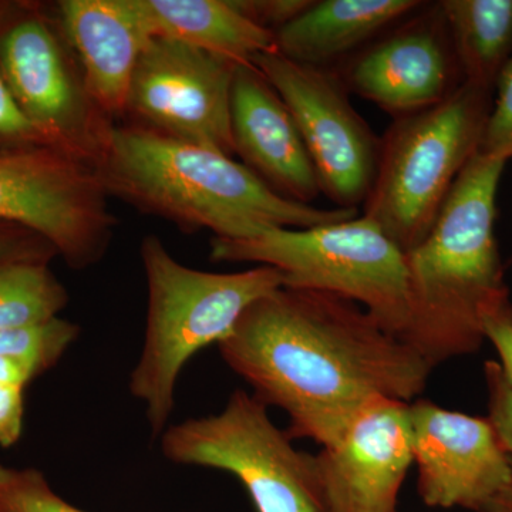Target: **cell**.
I'll use <instances>...</instances> for the list:
<instances>
[{"label": "cell", "mask_w": 512, "mask_h": 512, "mask_svg": "<svg viewBox=\"0 0 512 512\" xmlns=\"http://www.w3.org/2000/svg\"><path fill=\"white\" fill-rule=\"evenodd\" d=\"M480 328L490 339L501 359V370L512 386V303L507 291L484 303L480 311Z\"/></svg>", "instance_id": "cb8c5ba5"}, {"label": "cell", "mask_w": 512, "mask_h": 512, "mask_svg": "<svg viewBox=\"0 0 512 512\" xmlns=\"http://www.w3.org/2000/svg\"><path fill=\"white\" fill-rule=\"evenodd\" d=\"M291 111L318 175L320 191L338 208L357 210L375 180L380 140L353 109L349 90L329 67L278 52L252 60Z\"/></svg>", "instance_id": "9c48e42d"}, {"label": "cell", "mask_w": 512, "mask_h": 512, "mask_svg": "<svg viewBox=\"0 0 512 512\" xmlns=\"http://www.w3.org/2000/svg\"><path fill=\"white\" fill-rule=\"evenodd\" d=\"M231 130L235 154L276 194L311 205L322 192L291 111L255 66L235 72Z\"/></svg>", "instance_id": "9a60e30c"}, {"label": "cell", "mask_w": 512, "mask_h": 512, "mask_svg": "<svg viewBox=\"0 0 512 512\" xmlns=\"http://www.w3.org/2000/svg\"><path fill=\"white\" fill-rule=\"evenodd\" d=\"M148 305L143 350L130 376V393L146 407L151 436L161 437L175 407V387L185 365L207 346L220 343L242 313L278 291L284 274L258 265L234 274L188 268L157 235L141 241Z\"/></svg>", "instance_id": "277c9868"}, {"label": "cell", "mask_w": 512, "mask_h": 512, "mask_svg": "<svg viewBox=\"0 0 512 512\" xmlns=\"http://www.w3.org/2000/svg\"><path fill=\"white\" fill-rule=\"evenodd\" d=\"M160 446L171 463L237 477L258 512H326L316 456L296 450L268 406L245 390H235L221 413L170 424Z\"/></svg>", "instance_id": "52a82bcc"}, {"label": "cell", "mask_w": 512, "mask_h": 512, "mask_svg": "<svg viewBox=\"0 0 512 512\" xmlns=\"http://www.w3.org/2000/svg\"><path fill=\"white\" fill-rule=\"evenodd\" d=\"M485 375L490 392L488 421L493 426L505 453L512 458V386L498 363L488 362L485 365Z\"/></svg>", "instance_id": "484cf974"}, {"label": "cell", "mask_w": 512, "mask_h": 512, "mask_svg": "<svg viewBox=\"0 0 512 512\" xmlns=\"http://www.w3.org/2000/svg\"><path fill=\"white\" fill-rule=\"evenodd\" d=\"M420 5L416 0L312 2L298 18L276 30V52L295 62L328 67Z\"/></svg>", "instance_id": "e0dca14e"}, {"label": "cell", "mask_w": 512, "mask_h": 512, "mask_svg": "<svg viewBox=\"0 0 512 512\" xmlns=\"http://www.w3.org/2000/svg\"><path fill=\"white\" fill-rule=\"evenodd\" d=\"M69 292L47 264L0 266V332L29 328L59 318Z\"/></svg>", "instance_id": "ffe728a7"}, {"label": "cell", "mask_w": 512, "mask_h": 512, "mask_svg": "<svg viewBox=\"0 0 512 512\" xmlns=\"http://www.w3.org/2000/svg\"><path fill=\"white\" fill-rule=\"evenodd\" d=\"M491 107V90L463 82L436 106L397 117L380 140L363 217L404 254L433 228L458 175L480 148Z\"/></svg>", "instance_id": "5b68a950"}, {"label": "cell", "mask_w": 512, "mask_h": 512, "mask_svg": "<svg viewBox=\"0 0 512 512\" xmlns=\"http://www.w3.org/2000/svg\"><path fill=\"white\" fill-rule=\"evenodd\" d=\"M97 175L109 197L171 222L185 234L254 237L266 228L305 229L359 217L323 210L276 194L234 158L133 123H113Z\"/></svg>", "instance_id": "7a4b0ae2"}, {"label": "cell", "mask_w": 512, "mask_h": 512, "mask_svg": "<svg viewBox=\"0 0 512 512\" xmlns=\"http://www.w3.org/2000/svg\"><path fill=\"white\" fill-rule=\"evenodd\" d=\"M153 37H165L239 66L276 52L275 33L249 20L234 0H136Z\"/></svg>", "instance_id": "ac0fdd59"}, {"label": "cell", "mask_w": 512, "mask_h": 512, "mask_svg": "<svg viewBox=\"0 0 512 512\" xmlns=\"http://www.w3.org/2000/svg\"><path fill=\"white\" fill-rule=\"evenodd\" d=\"M512 463V458H511ZM484 512H512V483L483 508Z\"/></svg>", "instance_id": "4dcf8cb0"}, {"label": "cell", "mask_w": 512, "mask_h": 512, "mask_svg": "<svg viewBox=\"0 0 512 512\" xmlns=\"http://www.w3.org/2000/svg\"><path fill=\"white\" fill-rule=\"evenodd\" d=\"M439 5L464 82L493 90L512 56V0H444Z\"/></svg>", "instance_id": "d6986e66"}, {"label": "cell", "mask_w": 512, "mask_h": 512, "mask_svg": "<svg viewBox=\"0 0 512 512\" xmlns=\"http://www.w3.org/2000/svg\"><path fill=\"white\" fill-rule=\"evenodd\" d=\"M40 376L42 373L28 362L0 357V383H16L28 387Z\"/></svg>", "instance_id": "f546056e"}, {"label": "cell", "mask_w": 512, "mask_h": 512, "mask_svg": "<svg viewBox=\"0 0 512 512\" xmlns=\"http://www.w3.org/2000/svg\"><path fill=\"white\" fill-rule=\"evenodd\" d=\"M210 259L271 266L284 274L286 288L342 296L393 335H406V254L366 217L305 229L266 228L242 239L212 237Z\"/></svg>", "instance_id": "8992f818"}, {"label": "cell", "mask_w": 512, "mask_h": 512, "mask_svg": "<svg viewBox=\"0 0 512 512\" xmlns=\"http://www.w3.org/2000/svg\"><path fill=\"white\" fill-rule=\"evenodd\" d=\"M79 336L80 326L62 318L29 328L2 330L0 357L28 362L45 375L60 362Z\"/></svg>", "instance_id": "44dd1931"}, {"label": "cell", "mask_w": 512, "mask_h": 512, "mask_svg": "<svg viewBox=\"0 0 512 512\" xmlns=\"http://www.w3.org/2000/svg\"><path fill=\"white\" fill-rule=\"evenodd\" d=\"M239 64L165 37L144 49L128 94V123L234 157L231 92Z\"/></svg>", "instance_id": "8fae6325"}, {"label": "cell", "mask_w": 512, "mask_h": 512, "mask_svg": "<svg viewBox=\"0 0 512 512\" xmlns=\"http://www.w3.org/2000/svg\"><path fill=\"white\" fill-rule=\"evenodd\" d=\"M0 73L47 146L96 167L113 121L94 104L60 22L30 16L9 26Z\"/></svg>", "instance_id": "30bf717a"}, {"label": "cell", "mask_w": 512, "mask_h": 512, "mask_svg": "<svg viewBox=\"0 0 512 512\" xmlns=\"http://www.w3.org/2000/svg\"><path fill=\"white\" fill-rule=\"evenodd\" d=\"M497 97L485 124L478 151L512 160V56L498 76Z\"/></svg>", "instance_id": "603a6c76"}, {"label": "cell", "mask_w": 512, "mask_h": 512, "mask_svg": "<svg viewBox=\"0 0 512 512\" xmlns=\"http://www.w3.org/2000/svg\"><path fill=\"white\" fill-rule=\"evenodd\" d=\"M0 512H87L53 491L42 471L0 463Z\"/></svg>", "instance_id": "7402d4cb"}, {"label": "cell", "mask_w": 512, "mask_h": 512, "mask_svg": "<svg viewBox=\"0 0 512 512\" xmlns=\"http://www.w3.org/2000/svg\"><path fill=\"white\" fill-rule=\"evenodd\" d=\"M410 403L379 399L322 447L316 466L326 512H397L413 464Z\"/></svg>", "instance_id": "4fadbf2b"}, {"label": "cell", "mask_w": 512, "mask_h": 512, "mask_svg": "<svg viewBox=\"0 0 512 512\" xmlns=\"http://www.w3.org/2000/svg\"><path fill=\"white\" fill-rule=\"evenodd\" d=\"M456 53L440 5L366 47L346 66L348 90L392 116L417 113L447 99L460 84Z\"/></svg>", "instance_id": "5bb4252c"}, {"label": "cell", "mask_w": 512, "mask_h": 512, "mask_svg": "<svg viewBox=\"0 0 512 512\" xmlns=\"http://www.w3.org/2000/svg\"><path fill=\"white\" fill-rule=\"evenodd\" d=\"M507 163L477 151L427 237L406 254L410 318L403 339L433 367L478 348L481 308L507 291L494 231Z\"/></svg>", "instance_id": "3957f363"}, {"label": "cell", "mask_w": 512, "mask_h": 512, "mask_svg": "<svg viewBox=\"0 0 512 512\" xmlns=\"http://www.w3.org/2000/svg\"><path fill=\"white\" fill-rule=\"evenodd\" d=\"M218 349L256 399L288 414L291 439L322 447L375 400L412 402L434 369L359 303L286 286L252 303Z\"/></svg>", "instance_id": "6da1fadb"}, {"label": "cell", "mask_w": 512, "mask_h": 512, "mask_svg": "<svg viewBox=\"0 0 512 512\" xmlns=\"http://www.w3.org/2000/svg\"><path fill=\"white\" fill-rule=\"evenodd\" d=\"M93 165L56 148L0 150V222L19 225L53 245L74 271L99 264L117 227Z\"/></svg>", "instance_id": "ba28073f"}, {"label": "cell", "mask_w": 512, "mask_h": 512, "mask_svg": "<svg viewBox=\"0 0 512 512\" xmlns=\"http://www.w3.org/2000/svg\"><path fill=\"white\" fill-rule=\"evenodd\" d=\"M409 412L413 464L424 503L483 511L512 483L511 457L490 421L426 400L410 403Z\"/></svg>", "instance_id": "7c38bea8"}, {"label": "cell", "mask_w": 512, "mask_h": 512, "mask_svg": "<svg viewBox=\"0 0 512 512\" xmlns=\"http://www.w3.org/2000/svg\"><path fill=\"white\" fill-rule=\"evenodd\" d=\"M0 140L19 143V146L47 144L33 121L13 96L12 90L0 73Z\"/></svg>", "instance_id": "4316f807"}, {"label": "cell", "mask_w": 512, "mask_h": 512, "mask_svg": "<svg viewBox=\"0 0 512 512\" xmlns=\"http://www.w3.org/2000/svg\"><path fill=\"white\" fill-rule=\"evenodd\" d=\"M57 9L94 104L117 123L126 116L138 60L153 39L136 0H63Z\"/></svg>", "instance_id": "2e32d148"}, {"label": "cell", "mask_w": 512, "mask_h": 512, "mask_svg": "<svg viewBox=\"0 0 512 512\" xmlns=\"http://www.w3.org/2000/svg\"><path fill=\"white\" fill-rule=\"evenodd\" d=\"M235 6L261 28L276 32L311 6V0H234Z\"/></svg>", "instance_id": "83f0119b"}, {"label": "cell", "mask_w": 512, "mask_h": 512, "mask_svg": "<svg viewBox=\"0 0 512 512\" xmlns=\"http://www.w3.org/2000/svg\"><path fill=\"white\" fill-rule=\"evenodd\" d=\"M56 256V249L45 238L19 225L0 222V266L20 262L49 265Z\"/></svg>", "instance_id": "d4e9b609"}, {"label": "cell", "mask_w": 512, "mask_h": 512, "mask_svg": "<svg viewBox=\"0 0 512 512\" xmlns=\"http://www.w3.org/2000/svg\"><path fill=\"white\" fill-rule=\"evenodd\" d=\"M26 386L0 383V447L15 446L25 427Z\"/></svg>", "instance_id": "f1b7e54d"}]
</instances>
